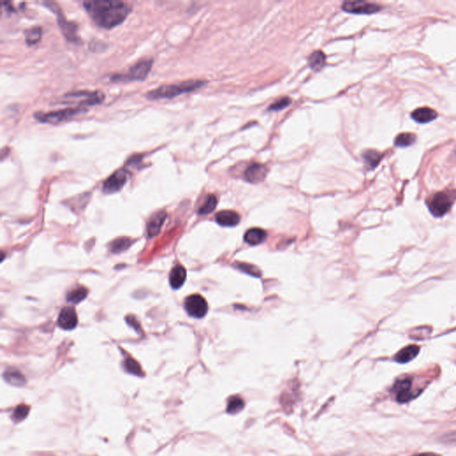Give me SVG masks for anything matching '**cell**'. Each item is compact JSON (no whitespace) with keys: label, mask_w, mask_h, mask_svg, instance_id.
Listing matches in <instances>:
<instances>
[{"label":"cell","mask_w":456,"mask_h":456,"mask_svg":"<svg viewBox=\"0 0 456 456\" xmlns=\"http://www.w3.org/2000/svg\"><path fill=\"white\" fill-rule=\"evenodd\" d=\"M83 7L94 23L105 29L121 24L131 11L129 4L118 0L84 1Z\"/></svg>","instance_id":"1"},{"label":"cell","mask_w":456,"mask_h":456,"mask_svg":"<svg viewBox=\"0 0 456 456\" xmlns=\"http://www.w3.org/2000/svg\"><path fill=\"white\" fill-rule=\"evenodd\" d=\"M205 84V81L199 80H190L174 83L170 85H162L159 88L150 90L146 93V97L151 100L158 99H171L173 97L194 91Z\"/></svg>","instance_id":"2"},{"label":"cell","mask_w":456,"mask_h":456,"mask_svg":"<svg viewBox=\"0 0 456 456\" xmlns=\"http://www.w3.org/2000/svg\"><path fill=\"white\" fill-rule=\"evenodd\" d=\"M153 62L152 58H142L135 63L127 73L113 74L110 77V80L112 81H143L150 73Z\"/></svg>","instance_id":"3"},{"label":"cell","mask_w":456,"mask_h":456,"mask_svg":"<svg viewBox=\"0 0 456 456\" xmlns=\"http://www.w3.org/2000/svg\"><path fill=\"white\" fill-rule=\"evenodd\" d=\"M87 110L84 107L78 106V107H68L65 109L57 110L49 113H34V118L40 122L43 123H51L57 124L62 121H67L71 118L76 116L78 114L85 113Z\"/></svg>","instance_id":"4"},{"label":"cell","mask_w":456,"mask_h":456,"mask_svg":"<svg viewBox=\"0 0 456 456\" xmlns=\"http://www.w3.org/2000/svg\"><path fill=\"white\" fill-rule=\"evenodd\" d=\"M452 205V197L444 192H440L433 195V197L428 202V208L430 212L437 218L446 214Z\"/></svg>","instance_id":"5"},{"label":"cell","mask_w":456,"mask_h":456,"mask_svg":"<svg viewBox=\"0 0 456 456\" xmlns=\"http://www.w3.org/2000/svg\"><path fill=\"white\" fill-rule=\"evenodd\" d=\"M185 309L194 318H202L208 312V303L201 295H191L185 300Z\"/></svg>","instance_id":"6"},{"label":"cell","mask_w":456,"mask_h":456,"mask_svg":"<svg viewBox=\"0 0 456 456\" xmlns=\"http://www.w3.org/2000/svg\"><path fill=\"white\" fill-rule=\"evenodd\" d=\"M129 176V171L124 168L116 170L104 182L103 191L105 194H113L120 191L128 181Z\"/></svg>","instance_id":"7"},{"label":"cell","mask_w":456,"mask_h":456,"mask_svg":"<svg viewBox=\"0 0 456 456\" xmlns=\"http://www.w3.org/2000/svg\"><path fill=\"white\" fill-rule=\"evenodd\" d=\"M49 3L52 5V2H49ZM54 8H55L54 11L57 14L58 25L60 26L61 31H62V33H64L65 38L70 41H79V38L77 36V25L72 21L67 20L61 13L60 9H58L57 4Z\"/></svg>","instance_id":"8"},{"label":"cell","mask_w":456,"mask_h":456,"mask_svg":"<svg viewBox=\"0 0 456 456\" xmlns=\"http://www.w3.org/2000/svg\"><path fill=\"white\" fill-rule=\"evenodd\" d=\"M380 6L366 1H350L342 5V9L347 13L353 14H373L380 10Z\"/></svg>","instance_id":"9"},{"label":"cell","mask_w":456,"mask_h":456,"mask_svg":"<svg viewBox=\"0 0 456 456\" xmlns=\"http://www.w3.org/2000/svg\"><path fill=\"white\" fill-rule=\"evenodd\" d=\"M65 97H83L81 105L86 106L100 104L105 99V95L102 91H77L65 95Z\"/></svg>","instance_id":"10"},{"label":"cell","mask_w":456,"mask_h":456,"mask_svg":"<svg viewBox=\"0 0 456 456\" xmlns=\"http://www.w3.org/2000/svg\"><path fill=\"white\" fill-rule=\"evenodd\" d=\"M57 323L59 327L66 331L73 330L77 326V315L73 307H67L62 309Z\"/></svg>","instance_id":"11"},{"label":"cell","mask_w":456,"mask_h":456,"mask_svg":"<svg viewBox=\"0 0 456 456\" xmlns=\"http://www.w3.org/2000/svg\"><path fill=\"white\" fill-rule=\"evenodd\" d=\"M267 175V168L260 163L250 164L244 172V177L247 181L253 184L262 182Z\"/></svg>","instance_id":"12"},{"label":"cell","mask_w":456,"mask_h":456,"mask_svg":"<svg viewBox=\"0 0 456 456\" xmlns=\"http://www.w3.org/2000/svg\"><path fill=\"white\" fill-rule=\"evenodd\" d=\"M241 218L237 212L234 210H222L216 215V221L220 226L232 227L238 225Z\"/></svg>","instance_id":"13"},{"label":"cell","mask_w":456,"mask_h":456,"mask_svg":"<svg viewBox=\"0 0 456 456\" xmlns=\"http://www.w3.org/2000/svg\"><path fill=\"white\" fill-rule=\"evenodd\" d=\"M411 385H412V382L410 379H401L396 382L395 390L397 395V400L401 403L407 402L413 397V395L410 393Z\"/></svg>","instance_id":"14"},{"label":"cell","mask_w":456,"mask_h":456,"mask_svg":"<svg viewBox=\"0 0 456 456\" xmlns=\"http://www.w3.org/2000/svg\"><path fill=\"white\" fill-rule=\"evenodd\" d=\"M412 117L414 121L419 123H428L437 117V113L431 108L422 107L412 112Z\"/></svg>","instance_id":"15"},{"label":"cell","mask_w":456,"mask_h":456,"mask_svg":"<svg viewBox=\"0 0 456 456\" xmlns=\"http://www.w3.org/2000/svg\"><path fill=\"white\" fill-rule=\"evenodd\" d=\"M419 352H420V347L415 345H410L398 352L395 356V360L397 363H409L410 361L414 359L416 356L419 355Z\"/></svg>","instance_id":"16"},{"label":"cell","mask_w":456,"mask_h":456,"mask_svg":"<svg viewBox=\"0 0 456 456\" xmlns=\"http://www.w3.org/2000/svg\"><path fill=\"white\" fill-rule=\"evenodd\" d=\"M186 279V271L182 266H176L170 272V286L175 290H178L185 283Z\"/></svg>","instance_id":"17"},{"label":"cell","mask_w":456,"mask_h":456,"mask_svg":"<svg viewBox=\"0 0 456 456\" xmlns=\"http://www.w3.org/2000/svg\"><path fill=\"white\" fill-rule=\"evenodd\" d=\"M166 216L167 214H166L165 211H160L151 218L149 223H148V226H147V232H148L149 236L154 237L160 232L162 224L165 221Z\"/></svg>","instance_id":"18"},{"label":"cell","mask_w":456,"mask_h":456,"mask_svg":"<svg viewBox=\"0 0 456 456\" xmlns=\"http://www.w3.org/2000/svg\"><path fill=\"white\" fill-rule=\"evenodd\" d=\"M267 238L266 231L260 228H251L244 234V240L250 245H258Z\"/></svg>","instance_id":"19"},{"label":"cell","mask_w":456,"mask_h":456,"mask_svg":"<svg viewBox=\"0 0 456 456\" xmlns=\"http://www.w3.org/2000/svg\"><path fill=\"white\" fill-rule=\"evenodd\" d=\"M325 61H326V57H325L324 53L321 50H316L315 52L312 53L308 57V63L310 65L311 69L316 71V72L323 69V66L325 65Z\"/></svg>","instance_id":"20"},{"label":"cell","mask_w":456,"mask_h":456,"mask_svg":"<svg viewBox=\"0 0 456 456\" xmlns=\"http://www.w3.org/2000/svg\"><path fill=\"white\" fill-rule=\"evenodd\" d=\"M4 379L7 382L11 384L13 386H23L25 383V379L24 375L20 373L17 370H7L5 371Z\"/></svg>","instance_id":"21"},{"label":"cell","mask_w":456,"mask_h":456,"mask_svg":"<svg viewBox=\"0 0 456 456\" xmlns=\"http://www.w3.org/2000/svg\"><path fill=\"white\" fill-rule=\"evenodd\" d=\"M41 33L42 30L40 26H33L27 29L25 32V42L28 45L36 44L41 40Z\"/></svg>","instance_id":"22"},{"label":"cell","mask_w":456,"mask_h":456,"mask_svg":"<svg viewBox=\"0 0 456 456\" xmlns=\"http://www.w3.org/2000/svg\"><path fill=\"white\" fill-rule=\"evenodd\" d=\"M363 158L365 164L371 169H373L379 164V161L381 160V155L374 150H368L363 153Z\"/></svg>","instance_id":"23"},{"label":"cell","mask_w":456,"mask_h":456,"mask_svg":"<svg viewBox=\"0 0 456 456\" xmlns=\"http://www.w3.org/2000/svg\"><path fill=\"white\" fill-rule=\"evenodd\" d=\"M244 408L243 400L238 396H233L228 400L227 412L230 414H236Z\"/></svg>","instance_id":"24"},{"label":"cell","mask_w":456,"mask_h":456,"mask_svg":"<svg viewBox=\"0 0 456 456\" xmlns=\"http://www.w3.org/2000/svg\"><path fill=\"white\" fill-rule=\"evenodd\" d=\"M217 203H218V199L215 195H213V194L208 195L206 201L202 204V206L199 209V214L207 215L210 213V212H212L216 209Z\"/></svg>","instance_id":"25"},{"label":"cell","mask_w":456,"mask_h":456,"mask_svg":"<svg viewBox=\"0 0 456 456\" xmlns=\"http://www.w3.org/2000/svg\"><path fill=\"white\" fill-rule=\"evenodd\" d=\"M87 295H88L87 289L83 288V287H81V288H77V289H75V290L69 292L68 296H67V299H68L69 302L77 304V303H80L85 299Z\"/></svg>","instance_id":"26"},{"label":"cell","mask_w":456,"mask_h":456,"mask_svg":"<svg viewBox=\"0 0 456 456\" xmlns=\"http://www.w3.org/2000/svg\"><path fill=\"white\" fill-rule=\"evenodd\" d=\"M416 140V136L412 133L399 134L395 140V145L400 147H405L412 145Z\"/></svg>","instance_id":"27"},{"label":"cell","mask_w":456,"mask_h":456,"mask_svg":"<svg viewBox=\"0 0 456 456\" xmlns=\"http://www.w3.org/2000/svg\"><path fill=\"white\" fill-rule=\"evenodd\" d=\"M124 368H125L126 371L129 372V373H131V374H134V375L142 376V374H143L140 365L138 364V362H136L132 358L126 359L125 362H124Z\"/></svg>","instance_id":"28"},{"label":"cell","mask_w":456,"mask_h":456,"mask_svg":"<svg viewBox=\"0 0 456 456\" xmlns=\"http://www.w3.org/2000/svg\"><path fill=\"white\" fill-rule=\"evenodd\" d=\"M29 411H30V407H28L27 405H25V404L18 405L13 412V420L15 421H21V420H24L28 415Z\"/></svg>","instance_id":"29"},{"label":"cell","mask_w":456,"mask_h":456,"mask_svg":"<svg viewBox=\"0 0 456 456\" xmlns=\"http://www.w3.org/2000/svg\"><path fill=\"white\" fill-rule=\"evenodd\" d=\"M291 104V99L290 97H282L278 99L277 101L273 103L272 105L269 106L268 110L269 111H280V110L284 109L286 108L287 106Z\"/></svg>","instance_id":"30"},{"label":"cell","mask_w":456,"mask_h":456,"mask_svg":"<svg viewBox=\"0 0 456 456\" xmlns=\"http://www.w3.org/2000/svg\"><path fill=\"white\" fill-rule=\"evenodd\" d=\"M238 268L241 269V270L245 272L247 274H249L250 275H253V276H260L261 275V272L258 270V268L256 267H253L251 265H249V264H238Z\"/></svg>","instance_id":"31"},{"label":"cell","mask_w":456,"mask_h":456,"mask_svg":"<svg viewBox=\"0 0 456 456\" xmlns=\"http://www.w3.org/2000/svg\"><path fill=\"white\" fill-rule=\"evenodd\" d=\"M129 246V240L128 239H120L113 242L112 245V250L113 252H120L122 250H126Z\"/></svg>","instance_id":"32"},{"label":"cell","mask_w":456,"mask_h":456,"mask_svg":"<svg viewBox=\"0 0 456 456\" xmlns=\"http://www.w3.org/2000/svg\"><path fill=\"white\" fill-rule=\"evenodd\" d=\"M415 456H439L436 455V454H434V453H420V454H417Z\"/></svg>","instance_id":"33"}]
</instances>
